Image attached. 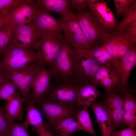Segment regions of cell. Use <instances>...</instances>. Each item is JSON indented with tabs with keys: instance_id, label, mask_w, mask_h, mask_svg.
Segmentation results:
<instances>
[{
	"instance_id": "obj_36",
	"label": "cell",
	"mask_w": 136,
	"mask_h": 136,
	"mask_svg": "<svg viewBox=\"0 0 136 136\" xmlns=\"http://www.w3.org/2000/svg\"><path fill=\"white\" fill-rule=\"evenodd\" d=\"M70 5L80 11L85 9L87 5L86 0H70Z\"/></svg>"
},
{
	"instance_id": "obj_30",
	"label": "cell",
	"mask_w": 136,
	"mask_h": 136,
	"mask_svg": "<svg viewBox=\"0 0 136 136\" xmlns=\"http://www.w3.org/2000/svg\"><path fill=\"white\" fill-rule=\"evenodd\" d=\"M124 18L119 23L116 25V31L123 32L128 26L136 22V1L130 7Z\"/></svg>"
},
{
	"instance_id": "obj_33",
	"label": "cell",
	"mask_w": 136,
	"mask_h": 136,
	"mask_svg": "<svg viewBox=\"0 0 136 136\" xmlns=\"http://www.w3.org/2000/svg\"><path fill=\"white\" fill-rule=\"evenodd\" d=\"M27 127L14 121L11 122L9 136H29Z\"/></svg>"
},
{
	"instance_id": "obj_37",
	"label": "cell",
	"mask_w": 136,
	"mask_h": 136,
	"mask_svg": "<svg viewBox=\"0 0 136 136\" xmlns=\"http://www.w3.org/2000/svg\"><path fill=\"white\" fill-rule=\"evenodd\" d=\"M123 32L130 37L136 38V22L127 27Z\"/></svg>"
},
{
	"instance_id": "obj_19",
	"label": "cell",
	"mask_w": 136,
	"mask_h": 136,
	"mask_svg": "<svg viewBox=\"0 0 136 136\" xmlns=\"http://www.w3.org/2000/svg\"><path fill=\"white\" fill-rule=\"evenodd\" d=\"M108 2L99 0L87 6L109 31L112 30L115 27L117 20L115 19L114 15L107 6Z\"/></svg>"
},
{
	"instance_id": "obj_41",
	"label": "cell",
	"mask_w": 136,
	"mask_h": 136,
	"mask_svg": "<svg viewBox=\"0 0 136 136\" xmlns=\"http://www.w3.org/2000/svg\"><path fill=\"white\" fill-rule=\"evenodd\" d=\"M6 80L0 73V86Z\"/></svg>"
},
{
	"instance_id": "obj_7",
	"label": "cell",
	"mask_w": 136,
	"mask_h": 136,
	"mask_svg": "<svg viewBox=\"0 0 136 136\" xmlns=\"http://www.w3.org/2000/svg\"><path fill=\"white\" fill-rule=\"evenodd\" d=\"M30 24L35 26L40 37H64L61 32L64 24L62 18H55L40 8L35 19Z\"/></svg>"
},
{
	"instance_id": "obj_26",
	"label": "cell",
	"mask_w": 136,
	"mask_h": 136,
	"mask_svg": "<svg viewBox=\"0 0 136 136\" xmlns=\"http://www.w3.org/2000/svg\"><path fill=\"white\" fill-rule=\"evenodd\" d=\"M15 24L8 20L0 29V57L3 55L10 44L11 39Z\"/></svg>"
},
{
	"instance_id": "obj_4",
	"label": "cell",
	"mask_w": 136,
	"mask_h": 136,
	"mask_svg": "<svg viewBox=\"0 0 136 136\" xmlns=\"http://www.w3.org/2000/svg\"><path fill=\"white\" fill-rule=\"evenodd\" d=\"M82 85L72 79L56 81L45 97L62 103L76 109L81 110L77 104L78 93Z\"/></svg>"
},
{
	"instance_id": "obj_1",
	"label": "cell",
	"mask_w": 136,
	"mask_h": 136,
	"mask_svg": "<svg viewBox=\"0 0 136 136\" xmlns=\"http://www.w3.org/2000/svg\"><path fill=\"white\" fill-rule=\"evenodd\" d=\"M38 62L34 50L19 45L10 44L0 62V73L3 74L22 69L31 63Z\"/></svg>"
},
{
	"instance_id": "obj_15",
	"label": "cell",
	"mask_w": 136,
	"mask_h": 136,
	"mask_svg": "<svg viewBox=\"0 0 136 136\" xmlns=\"http://www.w3.org/2000/svg\"><path fill=\"white\" fill-rule=\"evenodd\" d=\"M40 37L36 27L30 24L16 26L12 32L10 44L35 51V45Z\"/></svg>"
},
{
	"instance_id": "obj_10",
	"label": "cell",
	"mask_w": 136,
	"mask_h": 136,
	"mask_svg": "<svg viewBox=\"0 0 136 136\" xmlns=\"http://www.w3.org/2000/svg\"><path fill=\"white\" fill-rule=\"evenodd\" d=\"M62 18L64 23L63 30L65 40L75 49L90 50L93 47L89 43L79 26L75 15L71 12L67 16Z\"/></svg>"
},
{
	"instance_id": "obj_29",
	"label": "cell",
	"mask_w": 136,
	"mask_h": 136,
	"mask_svg": "<svg viewBox=\"0 0 136 136\" xmlns=\"http://www.w3.org/2000/svg\"><path fill=\"white\" fill-rule=\"evenodd\" d=\"M18 88L13 82L6 79L0 86V100L9 101L19 93Z\"/></svg>"
},
{
	"instance_id": "obj_32",
	"label": "cell",
	"mask_w": 136,
	"mask_h": 136,
	"mask_svg": "<svg viewBox=\"0 0 136 136\" xmlns=\"http://www.w3.org/2000/svg\"><path fill=\"white\" fill-rule=\"evenodd\" d=\"M4 106L0 108V132L2 136H9L11 122H8L5 116Z\"/></svg>"
},
{
	"instance_id": "obj_38",
	"label": "cell",
	"mask_w": 136,
	"mask_h": 136,
	"mask_svg": "<svg viewBox=\"0 0 136 136\" xmlns=\"http://www.w3.org/2000/svg\"><path fill=\"white\" fill-rule=\"evenodd\" d=\"M7 14H0V29L6 24L8 20Z\"/></svg>"
},
{
	"instance_id": "obj_12",
	"label": "cell",
	"mask_w": 136,
	"mask_h": 136,
	"mask_svg": "<svg viewBox=\"0 0 136 136\" xmlns=\"http://www.w3.org/2000/svg\"><path fill=\"white\" fill-rule=\"evenodd\" d=\"M64 40V37L60 38L40 37L34 46L39 63L50 66L56 58Z\"/></svg>"
},
{
	"instance_id": "obj_6",
	"label": "cell",
	"mask_w": 136,
	"mask_h": 136,
	"mask_svg": "<svg viewBox=\"0 0 136 136\" xmlns=\"http://www.w3.org/2000/svg\"><path fill=\"white\" fill-rule=\"evenodd\" d=\"M39 64L38 62L33 63L20 69L2 74L5 79L13 81L24 99V103L30 100V89Z\"/></svg>"
},
{
	"instance_id": "obj_34",
	"label": "cell",
	"mask_w": 136,
	"mask_h": 136,
	"mask_svg": "<svg viewBox=\"0 0 136 136\" xmlns=\"http://www.w3.org/2000/svg\"><path fill=\"white\" fill-rule=\"evenodd\" d=\"M24 0H0V13L7 14Z\"/></svg>"
},
{
	"instance_id": "obj_2",
	"label": "cell",
	"mask_w": 136,
	"mask_h": 136,
	"mask_svg": "<svg viewBox=\"0 0 136 136\" xmlns=\"http://www.w3.org/2000/svg\"><path fill=\"white\" fill-rule=\"evenodd\" d=\"M76 49L65 39L54 61L49 66L56 81L73 79Z\"/></svg>"
},
{
	"instance_id": "obj_20",
	"label": "cell",
	"mask_w": 136,
	"mask_h": 136,
	"mask_svg": "<svg viewBox=\"0 0 136 136\" xmlns=\"http://www.w3.org/2000/svg\"><path fill=\"white\" fill-rule=\"evenodd\" d=\"M75 119L73 117H66L49 124H46L47 130H50L53 133H57L58 136H70L81 130Z\"/></svg>"
},
{
	"instance_id": "obj_24",
	"label": "cell",
	"mask_w": 136,
	"mask_h": 136,
	"mask_svg": "<svg viewBox=\"0 0 136 136\" xmlns=\"http://www.w3.org/2000/svg\"><path fill=\"white\" fill-rule=\"evenodd\" d=\"M95 114L103 136H111L114 133L108 115L99 102L91 106Z\"/></svg>"
},
{
	"instance_id": "obj_3",
	"label": "cell",
	"mask_w": 136,
	"mask_h": 136,
	"mask_svg": "<svg viewBox=\"0 0 136 136\" xmlns=\"http://www.w3.org/2000/svg\"><path fill=\"white\" fill-rule=\"evenodd\" d=\"M100 66L90 50L76 49L73 79L81 84H91Z\"/></svg>"
},
{
	"instance_id": "obj_28",
	"label": "cell",
	"mask_w": 136,
	"mask_h": 136,
	"mask_svg": "<svg viewBox=\"0 0 136 136\" xmlns=\"http://www.w3.org/2000/svg\"><path fill=\"white\" fill-rule=\"evenodd\" d=\"M90 50L100 66L110 64L112 62V57L103 44L100 46H94Z\"/></svg>"
},
{
	"instance_id": "obj_9",
	"label": "cell",
	"mask_w": 136,
	"mask_h": 136,
	"mask_svg": "<svg viewBox=\"0 0 136 136\" xmlns=\"http://www.w3.org/2000/svg\"><path fill=\"white\" fill-rule=\"evenodd\" d=\"M48 120L47 124L67 117L76 118L81 110L70 107L61 102L45 97L35 104Z\"/></svg>"
},
{
	"instance_id": "obj_42",
	"label": "cell",
	"mask_w": 136,
	"mask_h": 136,
	"mask_svg": "<svg viewBox=\"0 0 136 136\" xmlns=\"http://www.w3.org/2000/svg\"><path fill=\"white\" fill-rule=\"evenodd\" d=\"M0 136H2V135L1 134V133H0Z\"/></svg>"
},
{
	"instance_id": "obj_23",
	"label": "cell",
	"mask_w": 136,
	"mask_h": 136,
	"mask_svg": "<svg viewBox=\"0 0 136 136\" xmlns=\"http://www.w3.org/2000/svg\"><path fill=\"white\" fill-rule=\"evenodd\" d=\"M97 86L90 84H85L80 87L77 98V104L81 107L90 106L99 95L100 92L96 89Z\"/></svg>"
},
{
	"instance_id": "obj_39",
	"label": "cell",
	"mask_w": 136,
	"mask_h": 136,
	"mask_svg": "<svg viewBox=\"0 0 136 136\" xmlns=\"http://www.w3.org/2000/svg\"><path fill=\"white\" fill-rule=\"evenodd\" d=\"M43 136H58L57 135H54L53 133L50 130H47L46 133Z\"/></svg>"
},
{
	"instance_id": "obj_31",
	"label": "cell",
	"mask_w": 136,
	"mask_h": 136,
	"mask_svg": "<svg viewBox=\"0 0 136 136\" xmlns=\"http://www.w3.org/2000/svg\"><path fill=\"white\" fill-rule=\"evenodd\" d=\"M116 15L118 17L125 15L135 0H114Z\"/></svg>"
},
{
	"instance_id": "obj_17",
	"label": "cell",
	"mask_w": 136,
	"mask_h": 136,
	"mask_svg": "<svg viewBox=\"0 0 136 136\" xmlns=\"http://www.w3.org/2000/svg\"><path fill=\"white\" fill-rule=\"evenodd\" d=\"M124 98L115 93H111L106 97L102 106L108 115L111 124L124 123Z\"/></svg>"
},
{
	"instance_id": "obj_11",
	"label": "cell",
	"mask_w": 136,
	"mask_h": 136,
	"mask_svg": "<svg viewBox=\"0 0 136 136\" xmlns=\"http://www.w3.org/2000/svg\"><path fill=\"white\" fill-rule=\"evenodd\" d=\"M136 38L123 32L115 31L109 33L103 41V44L111 55L112 62L121 58L135 43Z\"/></svg>"
},
{
	"instance_id": "obj_18",
	"label": "cell",
	"mask_w": 136,
	"mask_h": 136,
	"mask_svg": "<svg viewBox=\"0 0 136 136\" xmlns=\"http://www.w3.org/2000/svg\"><path fill=\"white\" fill-rule=\"evenodd\" d=\"M24 104L27 117L22 124L27 128L29 125L33 126V129L36 133L40 136H43L47 129L46 123L43 120L41 113L32 101L30 100Z\"/></svg>"
},
{
	"instance_id": "obj_35",
	"label": "cell",
	"mask_w": 136,
	"mask_h": 136,
	"mask_svg": "<svg viewBox=\"0 0 136 136\" xmlns=\"http://www.w3.org/2000/svg\"><path fill=\"white\" fill-rule=\"evenodd\" d=\"M111 136H136V130L129 128L122 129L114 133Z\"/></svg>"
},
{
	"instance_id": "obj_21",
	"label": "cell",
	"mask_w": 136,
	"mask_h": 136,
	"mask_svg": "<svg viewBox=\"0 0 136 136\" xmlns=\"http://www.w3.org/2000/svg\"><path fill=\"white\" fill-rule=\"evenodd\" d=\"M5 101L4 106L5 116L7 121L11 122L17 120H21L23 116L22 110L24 108L22 104L24 99L21 96L20 93L11 100Z\"/></svg>"
},
{
	"instance_id": "obj_8",
	"label": "cell",
	"mask_w": 136,
	"mask_h": 136,
	"mask_svg": "<svg viewBox=\"0 0 136 136\" xmlns=\"http://www.w3.org/2000/svg\"><path fill=\"white\" fill-rule=\"evenodd\" d=\"M136 63L135 43L121 58L114 61L111 64L112 69L120 76L119 83L114 89L115 91L124 94L128 88V81L130 72Z\"/></svg>"
},
{
	"instance_id": "obj_44",
	"label": "cell",
	"mask_w": 136,
	"mask_h": 136,
	"mask_svg": "<svg viewBox=\"0 0 136 136\" xmlns=\"http://www.w3.org/2000/svg\"><path fill=\"white\" fill-rule=\"evenodd\" d=\"M1 14V13H0V14Z\"/></svg>"
},
{
	"instance_id": "obj_25",
	"label": "cell",
	"mask_w": 136,
	"mask_h": 136,
	"mask_svg": "<svg viewBox=\"0 0 136 136\" xmlns=\"http://www.w3.org/2000/svg\"><path fill=\"white\" fill-rule=\"evenodd\" d=\"M124 123L135 129L136 124V103L134 97L128 92L124 94Z\"/></svg>"
},
{
	"instance_id": "obj_5",
	"label": "cell",
	"mask_w": 136,
	"mask_h": 136,
	"mask_svg": "<svg viewBox=\"0 0 136 136\" xmlns=\"http://www.w3.org/2000/svg\"><path fill=\"white\" fill-rule=\"evenodd\" d=\"M75 14L79 26L92 47L98 41L103 42L109 32L92 12L82 10Z\"/></svg>"
},
{
	"instance_id": "obj_27",
	"label": "cell",
	"mask_w": 136,
	"mask_h": 136,
	"mask_svg": "<svg viewBox=\"0 0 136 136\" xmlns=\"http://www.w3.org/2000/svg\"><path fill=\"white\" fill-rule=\"evenodd\" d=\"M77 122L80 130L87 131L95 135L88 111L86 107L81 109L76 116Z\"/></svg>"
},
{
	"instance_id": "obj_22",
	"label": "cell",
	"mask_w": 136,
	"mask_h": 136,
	"mask_svg": "<svg viewBox=\"0 0 136 136\" xmlns=\"http://www.w3.org/2000/svg\"><path fill=\"white\" fill-rule=\"evenodd\" d=\"M36 4L45 11L55 12L61 15L63 18L71 12L69 0H35Z\"/></svg>"
},
{
	"instance_id": "obj_43",
	"label": "cell",
	"mask_w": 136,
	"mask_h": 136,
	"mask_svg": "<svg viewBox=\"0 0 136 136\" xmlns=\"http://www.w3.org/2000/svg\"><path fill=\"white\" fill-rule=\"evenodd\" d=\"M1 59H0V61H1Z\"/></svg>"
},
{
	"instance_id": "obj_16",
	"label": "cell",
	"mask_w": 136,
	"mask_h": 136,
	"mask_svg": "<svg viewBox=\"0 0 136 136\" xmlns=\"http://www.w3.org/2000/svg\"><path fill=\"white\" fill-rule=\"evenodd\" d=\"M120 79V76L112 69L111 64L100 66L92 78L91 84L101 85L107 91L111 92L117 86Z\"/></svg>"
},
{
	"instance_id": "obj_14",
	"label": "cell",
	"mask_w": 136,
	"mask_h": 136,
	"mask_svg": "<svg viewBox=\"0 0 136 136\" xmlns=\"http://www.w3.org/2000/svg\"><path fill=\"white\" fill-rule=\"evenodd\" d=\"M52 77L50 70L40 63L30 93V100L34 104L44 98L49 93L52 85L50 83Z\"/></svg>"
},
{
	"instance_id": "obj_40",
	"label": "cell",
	"mask_w": 136,
	"mask_h": 136,
	"mask_svg": "<svg viewBox=\"0 0 136 136\" xmlns=\"http://www.w3.org/2000/svg\"><path fill=\"white\" fill-rule=\"evenodd\" d=\"M98 1V0H86L87 5L94 3Z\"/></svg>"
},
{
	"instance_id": "obj_13",
	"label": "cell",
	"mask_w": 136,
	"mask_h": 136,
	"mask_svg": "<svg viewBox=\"0 0 136 136\" xmlns=\"http://www.w3.org/2000/svg\"><path fill=\"white\" fill-rule=\"evenodd\" d=\"M39 9L35 0H24L7 14L8 20L16 26L30 24L35 19Z\"/></svg>"
}]
</instances>
